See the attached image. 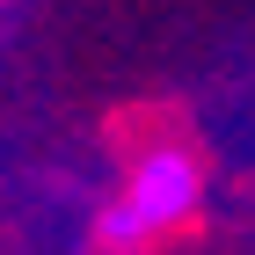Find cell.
Here are the masks:
<instances>
[{"mask_svg": "<svg viewBox=\"0 0 255 255\" xmlns=\"http://www.w3.org/2000/svg\"><path fill=\"white\" fill-rule=\"evenodd\" d=\"M197 197H204V168H197V153L160 138V146H146V153L131 160L117 204L95 219V248H110V255L153 248L160 234H175L182 219L197 212Z\"/></svg>", "mask_w": 255, "mask_h": 255, "instance_id": "obj_1", "label": "cell"}]
</instances>
